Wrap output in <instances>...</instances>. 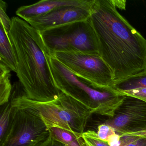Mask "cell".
Masks as SVG:
<instances>
[{"label":"cell","instance_id":"cell-14","mask_svg":"<svg viewBox=\"0 0 146 146\" xmlns=\"http://www.w3.org/2000/svg\"><path fill=\"white\" fill-rule=\"evenodd\" d=\"M138 88H146V71L117 82L113 86V88L117 91Z\"/></svg>","mask_w":146,"mask_h":146},{"label":"cell","instance_id":"cell-16","mask_svg":"<svg viewBox=\"0 0 146 146\" xmlns=\"http://www.w3.org/2000/svg\"><path fill=\"white\" fill-rule=\"evenodd\" d=\"M12 106L11 102L7 105L5 109L1 112L0 118V141L5 135L11 121Z\"/></svg>","mask_w":146,"mask_h":146},{"label":"cell","instance_id":"cell-4","mask_svg":"<svg viewBox=\"0 0 146 146\" xmlns=\"http://www.w3.org/2000/svg\"><path fill=\"white\" fill-rule=\"evenodd\" d=\"M12 106L28 108L36 112L48 129L58 127L82 135L93 114L88 108L74 98L61 93L58 99L49 102L31 100L23 93L13 92Z\"/></svg>","mask_w":146,"mask_h":146},{"label":"cell","instance_id":"cell-8","mask_svg":"<svg viewBox=\"0 0 146 146\" xmlns=\"http://www.w3.org/2000/svg\"><path fill=\"white\" fill-rule=\"evenodd\" d=\"M106 123L111 126L118 135L146 129V102L135 97L125 96L113 117Z\"/></svg>","mask_w":146,"mask_h":146},{"label":"cell","instance_id":"cell-2","mask_svg":"<svg viewBox=\"0 0 146 146\" xmlns=\"http://www.w3.org/2000/svg\"><path fill=\"white\" fill-rule=\"evenodd\" d=\"M8 36L17 60V76L27 97L42 102L58 99L57 88L46 58L40 32L19 17L11 18Z\"/></svg>","mask_w":146,"mask_h":146},{"label":"cell","instance_id":"cell-17","mask_svg":"<svg viewBox=\"0 0 146 146\" xmlns=\"http://www.w3.org/2000/svg\"><path fill=\"white\" fill-rule=\"evenodd\" d=\"M82 137L88 146H110L107 142L100 139L97 132L94 131H84Z\"/></svg>","mask_w":146,"mask_h":146},{"label":"cell","instance_id":"cell-3","mask_svg":"<svg viewBox=\"0 0 146 146\" xmlns=\"http://www.w3.org/2000/svg\"><path fill=\"white\" fill-rule=\"evenodd\" d=\"M45 54L55 85L61 92L88 108L93 113L113 116L122 101L115 90L94 88L75 76L47 50Z\"/></svg>","mask_w":146,"mask_h":146},{"label":"cell","instance_id":"cell-22","mask_svg":"<svg viewBox=\"0 0 146 146\" xmlns=\"http://www.w3.org/2000/svg\"><path fill=\"white\" fill-rule=\"evenodd\" d=\"M120 137H122L128 136H137L139 137H143L146 138V129L140 131H136V132H131L129 133H125V134H122L119 135Z\"/></svg>","mask_w":146,"mask_h":146},{"label":"cell","instance_id":"cell-19","mask_svg":"<svg viewBox=\"0 0 146 146\" xmlns=\"http://www.w3.org/2000/svg\"><path fill=\"white\" fill-rule=\"evenodd\" d=\"M119 146H146V138L133 136L122 137Z\"/></svg>","mask_w":146,"mask_h":146},{"label":"cell","instance_id":"cell-10","mask_svg":"<svg viewBox=\"0 0 146 146\" xmlns=\"http://www.w3.org/2000/svg\"><path fill=\"white\" fill-rule=\"evenodd\" d=\"M91 0H42L29 5L20 7L16 11V15L27 21L66 6H83L88 5Z\"/></svg>","mask_w":146,"mask_h":146},{"label":"cell","instance_id":"cell-18","mask_svg":"<svg viewBox=\"0 0 146 146\" xmlns=\"http://www.w3.org/2000/svg\"><path fill=\"white\" fill-rule=\"evenodd\" d=\"M7 4L2 0H0V24L8 34L11 28L12 21L7 14Z\"/></svg>","mask_w":146,"mask_h":146},{"label":"cell","instance_id":"cell-7","mask_svg":"<svg viewBox=\"0 0 146 146\" xmlns=\"http://www.w3.org/2000/svg\"><path fill=\"white\" fill-rule=\"evenodd\" d=\"M52 55L78 78L94 88H113V73L100 54L58 52Z\"/></svg>","mask_w":146,"mask_h":146},{"label":"cell","instance_id":"cell-1","mask_svg":"<svg viewBox=\"0 0 146 146\" xmlns=\"http://www.w3.org/2000/svg\"><path fill=\"white\" fill-rule=\"evenodd\" d=\"M90 20L99 54L111 70L114 82L146 71V39L119 13L113 1L94 0Z\"/></svg>","mask_w":146,"mask_h":146},{"label":"cell","instance_id":"cell-6","mask_svg":"<svg viewBox=\"0 0 146 146\" xmlns=\"http://www.w3.org/2000/svg\"><path fill=\"white\" fill-rule=\"evenodd\" d=\"M11 106L10 124L0 146H38L50 136L49 129L36 112Z\"/></svg>","mask_w":146,"mask_h":146},{"label":"cell","instance_id":"cell-11","mask_svg":"<svg viewBox=\"0 0 146 146\" xmlns=\"http://www.w3.org/2000/svg\"><path fill=\"white\" fill-rule=\"evenodd\" d=\"M0 62L6 65L11 70L17 72V60L12 44L8 34L0 24Z\"/></svg>","mask_w":146,"mask_h":146},{"label":"cell","instance_id":"cell-9","mask_svg":"<svg viewBox=\"0 0 146 146\" xmlns=\"http://www.w3.org/2000/svg\"><path fill=\"white\" fill-rule=\"evenodd\" d=\"M94 0L83 6H66L56 8L42 16L27 21L39 32L69 24L86 21L91 16Z\"/></svg>","mask_w":146,"mask_h":146},{"label":"cell","instance_id":"cell-21","mask_svg":"<svg viewBox=\"0 0 146 146\" xmlns=\"http://www.w3.org/2000/svg\"><path fill=\"white\" fill-rule=\"evenodd\" d=\"M38 146H66L57 141L51 135Z\"/></svg>","mask_w":146,"mask_h":146},{"label":"cell","instance_id":"cell-20","mask_svg":"<svg viewBox=\"0 0 146 146\" xmlns=\"http://www.w3.org/2000/svg\"><path fill=\"white\" fill-rule=\"evenodd\" d=\"M117 91L123 95L135 97L146 102V88H138Z\"/></svg>","mask_w":146,"mask_h":146},{"label":"cell","instance_id":"cell-15","mask_svg":"<svg viewBox=\"0 0 146 146\" xmlns=\"http://www.w3.org/2000/svg\"><path fill=\"white\" fill-rule=\"evenodd\" d=\"M98 137L106 142L110 146H119L120 137L113 128L106 123L100 125L97 132Z\"/></svg>","mask_w":146,"mask_h":146},{"label":"cell","instance_id":"cell-23","mask_svg":"<svg viewBox=\"0 0 146 146\" xmlns=\"http://www.w3.org/2000/svg\"><path fill=\"white\" fill-rule=\"evenodd\" d=\"M88 146V145H87V144H86H86H85V146Z\"/></svg>","mask_w":146,"mask_h":146},{"label":"cell","instance_id":"cell-13","mask_svg":"<svg viewBox=\"0 0 146 146\" xmlns=\"http://www.w3.org/2000/svg\"><path fill=\"white\" fill-rule=\"evenodd\" d=\"M10 68L0 62V105L6 104L11 97L12 87L11 83Z\"/></svg>","mask_w":146,"mask_h":146},{"label":"cell","instance_id":"cell-5","mask_svg":"<svg viewBox=\"0 0 146 146\" xmlns=\"http://www.w3.org/2000/svg\"><path fill=\"white\" fill-rule=\"evenodd\" d=\"M39 32L51 54L58 52L99 54L98 38L90 19Z\"/></svg>","mask_w":146,"mask_h":146},{"label":"cell","instance_id":"cell-12","mask_svg":"<svg viewBox=\"0 0 146 146\" xmlns=\"http://www.w3.org/2000/svg\"><path fill=\"white\" fill-rule=\"evenodd\" d=\"M48 129L52 137L66 146H84L86 144L82 135L58 127H52Z\"/></svg>","mask_w":146,"mask_h":146}]
</instances>
